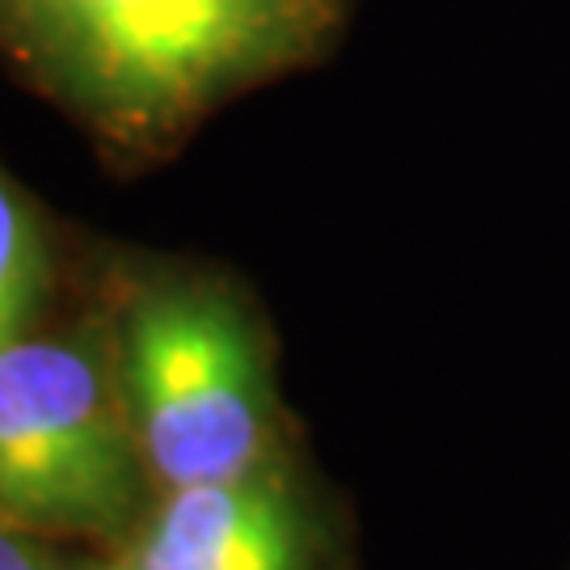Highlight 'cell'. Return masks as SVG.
<instances>
[{
	"label": "cell",
	"instance_id": "obj_6",
	"mask_svg": "<svg viewBox=\"0 0 570 570\" xmlns=\"http://www.w3.org/2000/svg\"><path fill=\"white\" fill-rule=\"evenodd\" d=\"M60 553L51 541H42L35 532L18 529L0 515V570H56Z\"/></svg>",
	"mask_w": 570,
	"mask_h": 570
},
{
	"label": "cell",
	"instance_id": "obj_3",
	"mask_svg": "<svg viewBox=\"0 0 570 570\" xmlns=\"http://www.w3.org/2000/svg\"><path fill=\"white\" fill-rule=\"evenodd\" d=\"M153 499L106 308L0 346V515L42 541L122 550Z\"/></svg>",
	"mask_w": 570,
	"mask_h": 570
},
{
	"label": "cell",
	"instance_id": "obj_4",
	"mask_svg": "<svg viewBox=\"0 0 570 570\" xmlns=\"http://www.w3.org/2000/svg\"><path fill=\"white\" fill-rule=\"evenodd\" d=\"M115 553L127 570H330V529L322 503L279 456L242 478L157 490Z\"/></svg>",
	"mask_w": 570,
	"mask_h": 570
},
{
	"label": "cell",
	"instance_id": "obj_2",
	"mask_svg": "<svg viewBox=\"0 0 570 570\" xmlns=\"http://www.w3.org/2000/svg\"><path fill=\"white\" fill-rule=\"evenodd\" d=\"M106 317L157 490L225 482L287 456L271 338L225 271L119 266Z\"/></svg>",
	"mask_w": 570,
	"mask_h": 570
},
{
	"label": "cell",
	"instance_id": "obj_7",
	"mask_svg": "<svg viewBox=\"0 0 570 570\" xmlns=\"http://www.w3.org/2000/svg\"><path fill=\"white\" fill-rule=\"evenodd\" d=\"M56 570H127L115 550H98V553H85V558H60Z\"/></svg>",
	"mask_w": 570,
	"mask_h": 570
},
{
	"label": "cell",
	"instance_id": "obj_5",
	"mask_svg": "<svg viewBox=\"0 0 570 570\" xmlns=\"http://www.w3.org/2000/svg\"><path fill=\"white\" fill-rule=\"evenodd\" d=\"M56 287V233L39 199L0 165V346L42 322Z\"/></svg>",
	"mask_w": 570,
	"mask_h": 570
},
{
	"label": "cell",
	"instance_id": "obj_1",
	"mask_svg": "<svg viewBox=\"0 0 570 570\" xmlns=\"http://www.w3.org/2000/svg\"><path fill=\"white\" fill-rule=\"evenodd\" d=\"M351 0H0V56L119 169L330 56Z\"/></svg>",
	"mask_w": 570,
	"mask_h": 570
}]
</instances>
